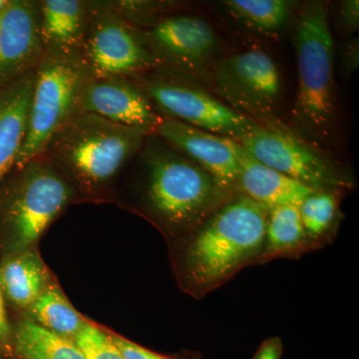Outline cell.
<instances>
[{"label":"cell","mask_w":359,"mask_h":359,"mask_svg":"<svg viewBox=\"0 0 359 359\" xmlns=\"http://www.w3.org/2000/svg\"><path fill=\"white\" fill-rule=\"evenodd\" d=\"M127 169L132 208L171 242L237 194L155 135L147 136Z\"/></svg>","instance_id":"cell-1"},{"label":"cell","mask_w":359,"mask_h":359,"mask_svg":"<svg viewBox=\"0 0 359 359\" xmlns=\"http://www.w3.org/2000/svg\"><path fill=\"white\" fill-rule=\"evenodd\" d=\"M269 211L237 193L199 226L172 242L174 271L181 289L200 299L241 269L257 264Z\"/></svg>","instance_id":"cell-2"},{"label":"cell","mask_w":359,"mask_h":359,"mask_svg":"<svg viewBox=\"0 0 359 359\" xmlns=\"http://www.w3.org/2000/svg\"><path fill=\"white\" fill-rule=\"evenodd\" d=\"M149 135L81 113L52 138L43 153L74 187L80 201H107Z\"/></svg>","instance_id":"cell-3"},{"label":"cell","mask_w":359,"mask_h":359,"mask_svg":"<svg viewBox=\"0 0 359 359\" xmlns=\"http://www.w3.org/2000/svg\"><path fill=\"white\" fill-rule=\"evenodd\" d=\"M325 4L302 8L297 22L299 87L292 112L294 128L314 147L332 144L335 133L334 42Z\"/></svg>","instance_id":"cell-4"},{"label":"cell","mask_w":359,"mask_h":359,"mask_svg":"<svg viewBox=\"0 0 359 359\" xmlns=\"http://www.w3.org/2000/svg\"><path fill=\"white\" fill-rule=\"evenodd\" d=\"M76 202L74 187L44 155L13 169L0 183V257L37 247Z\"/></svg>","instance_id":"cell-5"},{"label":"cell","mask_w":359,"mask_h":359,"mask_svg":"<svg viewBox=\"0 0 359 359\" xmlns=\"http://www.w3.org/2000/svg\"><path fill=\"white\" fill-rule=\"evenodd\" d=\"M92 77L82 51L44 49L34 70L27 133L14 169L43 154L52 138L81 114Z\"/></svg>","instance_id":"cell-6"},{"label":"cell","mask_w":359,"mask_h":359,"mask_svg":"<svg viewBox=\"0 0 359 359\" xmlns=\"http://www.w3.org/2000/svg\"><path fill=\"white\" fill-rule=\"evenodd\" d=\"M131 79L145 92L163 117L233 140L259 124L192 83L183 73L165 66Z\"/></svg>","instance_id":"cell-7"},{"label":"cell","mask_w":359,"mask_h":359,"mask_svg":"<svg viewBox=\"0 0 359 359\" xmlns=\"http://www.w3.org/2000/svg\"><path fill=\"white\" fill-rule=\"evenodd\" d=\"M212 80L226 105L259 124L276 125L282 77L263 49L254 47L222 59L212 69Z\"/></svg>","instance_id":"cell-8"},{"label":"cell","mask_w":359,"mask_h":359,"mask_svg":"<svg viewBox=\"0 0 359 359\" xmlns=\"http://www.w3.org/2000/svg\"><path fill=\"white\" fill-rule=\"evenodd\" d=\"M236 141L259 162L314 191L339 192L351 185L323 151L276 125L257 124Z\"/></svg>","instance_id":"cell-9"},{"label":"cell","mask_w":359,"mask_h":359,"mask_svg":"<svg viewBox=\"0 0 359 359\" xmlns=\"http://www.w3.org/2000/svg\"><path fill=\"white\" fill-rule=\"evenodd\" d=\"M90 22L82 53L93 77L132 78L161 67L139 29L105 2L88 1Z\"/></svg>","instance_id":"cell-10"},{"label":"cell","mask_w":359,"mask_h":359,"mask_svg":"<svg viewBox=\"0 0 359 359\" xmlns=\"http://www.w3.org/2000/svg\"><path fill=\"white\" fill-rule=\"evenodd\" d=\"M139 29L163 66L186 75L202 70L218 48L214 28L197 16H169Z\"/></svg>","instance_id":"cell-11"},{"label":"cell","mask_w":359,"mask_h":359,"mask_svg":"<svg viewBox=\"0 0 359 359\" xmlns=\"http://www.w3.org/2000/svg\"><path fill=\"white\" fill-rule=\"evenodd\" d=\"M43 52L39 1L8 0L0 11V90L34 71Z\"/></svg>","instance_id":"cell-12"},{"label":"cell","mask_w":359,"mask_h":359,"mask_svg":"<svg viewBox=\"0 0 359 359\" xmlns=\"http://www.w3.org/2000/svg\"><path fill=\"white\" fill-rule=\"evenodd\" d=\"M81 113L154 135L163 120L136 82L125 77H92L82 97Z\"/></svg>","instance_id":"cell-13"},{"label":"cell","mask_w":359,"mask_h":359,"mask_svg":"<svg viewBox=\"0 0 359 359\" xmlns=\"http://www.w3.org/2000/svg\"><path fill=\"white\" fill-rule=\"evenodd\" d=\"M154 135L205 169L226 190L238 193L235 140L167 117L163 118Z\"/></svg>","instance_id":"cell-14"},{"label":"cell","mask_w":359,"mask_h":359,"mask_svg":"<svg viewBox=\"0 0 359 359\" xmlns=\"http://www.w3.org/2000/svg\"><path fill=\"white\" fill-rule=\"evenodd\" d=\"M53 278L37 247L0 257V290L11 320L23 318Z\"/></svg>","instance_id":"cell-15"},{"label":"cell","mask_w":359,"mask_h":359,"mask_svg":"<svg viewBox=\"0 0 359 359\" xmlns=\"http://www.w3.org/2000/svg\"><path fill=\"white\" fill-rule=\"evenodd\" d=\"M238 176L237 192L268 209L283 205H299L314 190L266 166L235 140Z\"/></svg>","instance_id":"cell-16"},{"label":"cell","mask_w":359,"mask_h":359,"mask_svg":"<svg viewBox=\"0 0 359 359\" xmlns=\"http://www.w3.org/2000/svg\"><path fill=\"white\" fill-rule=\"evenodd\" d=\"M34 71L0 90V183L13 172L28 128Z\"/></svg>","instance_id":"cell-17"},{"label":"cell","mask_w":359,"mask_h":359,"mask_svg":"<svg viewBox=\"0 0 359 359\" xmlns=\"http://www.w3.org/2000/svg\"><path fill=\"white\" fill-rule=\"evenodd\" d=\"M40 33L44 49L82 51L90 22L88 1H39Z\"/></svg>","instance_id":"cell-18"},{"label":"cell","mask_w":359,"mask_h":359,"mask_svg":"<svg viewBox=\"0 0 359 359\" xmlns=\"http://www.w3.org/2000/svg\"><path fill=\"white\" fill-rule=\"evenodd\" d=\"M316 245L302 224L299 205H278L269 209L264 249L257 264L292 257Z\"/></svg>","instance_id":"cell-19"},{"label":"cell","mask_w":359,"mask_h":359,"mask_svg":"<svg viewBox=\"0 0 359 359\" xmlns=\"http://www.w3.org/2000/svg\"><path fill=\"white\" fill-rule=\"evenodd\" d=\"M15 359H85L73 340L39 327L26 318L11 320Z\"/></svg>","instance_id":"cell-20"},{"label":"cell","mask_w":359,"mask_h":359,"mask_svg":"<svg viewBox=\"0 0 359 359\" xmlns=\"http://www.w3.org/2000/svg\"><path fill=\"white\" fill-rule=\"evenodd\" d=\"M21 318L70 340H74L87 320L71 304L55 278Z\"/></svg>","instance_id":"cell-21"},{"label":"cell","mask_w":359,"mask_h":359,"mask_svg":"<svg viewBox=\"0 0 359 359\" xmlns=\"http://www.w3.org/2000/svg\"><path fill=\"white\" fill-rule=\"evenodd\" d=\"M223 4L245 26L268 34L282 29L290 7V2L283 0H226Z\"/></svg>","instance_id":"cell-22"},{"label":"cell","mask_w":359,"mask_h":359,"mask_svg":"<svg viewBox=\"0 0 359 359\" xmlns=\"http://www.w3.org/2000/svg\"><path fill=\"white\" fill-rule=\"evenodd\" d=\"M339 191H313L299 205L302 224L311 240L318 245L332 230L337 209H339Z\"/></svg>","instance_id":"cell-23"},{"label":"cell","mask_w":359,"mask_h":359,"mask_svg":"<svg viewBox=\"0 0 359 359\" xmlns=\"http://www.w3.org/2000/svg\"><path fill=\"white\" fill-rule=\"evenodd\" d=\"M73 341L85 359H125L111 339L108 330L87 320Z\"/></svg>","instance_id":"cell-24"},{"label":"cell","mask_w":359,"mask_h":359,"mask_svg":"<svg viewBox=\"0 0 359 359\" xmlns=\"http://www.w3.org/2000/svg\"><path fill=\"white\" fill-rule=\"evenodd\" d=\"M0 358L15 359L13 353V330L11 316L0 290Z\"/></svg>","instance_id":"cell-25"},{"label":"cell","mask_w":359,"mask_h":359,"mask_svg":"<svg viewBox=\"0 0 359 359\" xmlns=\"http://www.w3.org/2000/svg\"><path fill=\"white\" fill-rule=\"evenodd\" d=\"M109 332V335L112 341L114 342L116 347L119 349L123 358L125 359H170L166 356L161 355L153 351H149L145 347L135 344L131 340L125 339L121 335Z\"/></svg>","instance_id":"cell-26"},{"label":"cell","mask_w":359,"mask_h":359,"mask_svg":"<svg viewBox=\"0 0 359 359\" xmlns=\"http://www.w3.org/2000/svg\"><path fill=\"white\" fill-rule=\"evenodd\" d=\"M283 353L282 340L278 337L266 339L252 359H280Z\"/></svg>","instance_id":"cell-27"},{"label":"cell","mask_w":359,"mask_h":359,"mask_svg":"<svg viewBox=\"0 0 359 359\" xmlns=\"http://www.w3.org/2000/svg\"><path fill=\"white\" fill-rule=\"evenodd\" d=\"M358 0H351L346 1L341 8V20L344 22V27L347 30L354 32L358 29L359 22L358 13Z\"/></svg>","instance_id":"cell-28"},{"label":"cell","mask_w":359,"mask_h":359,"mask_svg":"<svg viewBox=\"0 0 359 359\" xmlns=\"http://www.w3.org/2000/svg\"><path fill=\"white\" fill-rule=\"evenodd\" d=\"M7 4H8V0H0V11L7 6Z\"/></svg>","instance_id":"cell-29"},{"label":"cell","mask_w":359,"mask_h":359,"mask_svg":"<svg viewBox=\"0 0 359 359\" xmlns=\"http://www.w3.org/2000/svg\"><path fill=\"white\" fill-rule=\"evenodd\" d=\"M0 359H1V358H0Z\"/></svg>","instance_id":"cell-30"}]
</instances>
